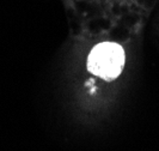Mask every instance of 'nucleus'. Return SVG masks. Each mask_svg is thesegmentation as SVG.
Masks as SVG:
<instances>
[{"instance_id": "obj_1", "label": "nucleus", "mask_w": 159, "mask_h": 151, "mask_svg": "<svg viewBox=\"0 0 159 151\" xmlns=\"http://www.w3.org/2000/svg\"><path fill=\"white\" fill-rule=\"evenodd\" d=\"M126 55L123 48L115 42H103L92 48L88 58V70L105 80L117 78L123 70Z\"/></svg>"}]
</instances>
